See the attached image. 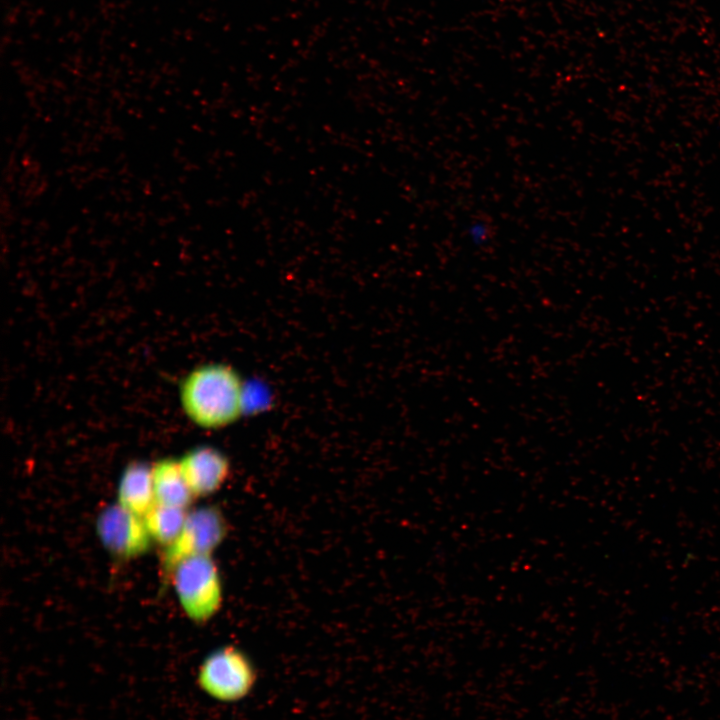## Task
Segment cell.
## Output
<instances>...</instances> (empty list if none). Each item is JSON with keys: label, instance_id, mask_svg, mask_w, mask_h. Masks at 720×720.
Instances as JSON below:
<instances>
[{"label": "cell", "instance_id": "6da1fadb", "mask_svg": "<svg viewBox=\"0 0 720 720\" xmlns=\"http://www.w3.org/2000/svg\"><path fill=\"white\" fill-rule=\"evenodd\" d=\"M244 386L239 374L224 364H209L191 371L180 386L187 417L206 429L236 422L244 409Z\"/></svg>", "mask_w": 720, "mask_h": 720}, {"label": "cell", "instance_id": "7a4b0ae2", "mask_svg": "<svg viewBox=\"0 0 720 720\" xmlns=\"http://www.w3.org/2000/svg\"><path fill=\"white\" fill-rule=\"evenodd\" d=\"M179 603L185 614L196 623L213 618L223 602V585L217 565L211 556H194L181 560L171 571Z\"/></svg>", "mask_w": 720, "mask_h": 720}, {"label": "cell", "instance_id": "3957f363", "mask_svg": "<svg viewBox=\"0 0 720 720\" xmlns=\"http://www.w3.org/2000/svg\"><path fill=\"white\" fill-rule=\"evenodd\" d=\"M251 659L235 646L211 652L201 663L197 682L209 697L220 702H236L246 697L256 683Z\"/></svg>", "mask_w": 720, "mask_h": 720}, {"label": "cell", "instance_id": "277c9868", "mask_svg": "<svg viewBox=\"0 0 720 720\" xmlns=\"http://www.w3.org/2000/svg\"><path fill=\"white\" fill-rule=\"evenodd\" d=\"M227 529L223 513L215 506L200 507L188 512L179 536L164 550V573L169 576L175 565L183 559L211 556L223 542Z\"/></svg>", "mask_w": 720, "mask_h": 720}, {"label": "cell", "instance_id": "5b68a950", "mask_svg": "<svg viewBox=\"0 0 720 720\" xmlns=\"http://www.w3.org/2000/svg\"><path fill=\"white\" fill-rule=\"evenodd\" d=\"M96 532L103 546L122 559L143 555L152 542L144 518L118 503L106 507L98 515Z\"/></svg>", "mask_w": 720, "mask_h": 720}, {"label": "cell", "instance_id": "8992f818", "mask_svg": "<svg viewBox=\"0 0 720 720\" xmlns=\"http://www.w3.org/2000/svg\"><path fill=\"white\" fill-rule=\"evenodd\" d=\"M184 479L194 497L216 492L230 475V462L218 449L200 446L188 451L180 460Z\"/></svg>", "mask_w": 720, "mask_h": 720}, {"label": "cell", "instance_id": "52a82bcc", "mask_svg": "<svg viewBox=\"0 0 720 720\" xmlns=\"http://www.w3.org/2000/svg\"><path fill=\"white\" fill-rule=\"evenodd\" d=\"M118 504L141 517L156 504L152 466L139 461L126 466L119 481Z\"/></svg>", "mask_w": 720, "mask_h": 720}, {"label": "cell", "instance_id": "ba28073f", "mask_svg": "<svg viewBox=\"0 0 720 720\" xmlns=\"http://www.w3.org/2000/svg\"><path fill=\"white\" fill-rule=\"evenodd\" d=\"M154 496L157 504L187 509L194 496L182 474L179 460L163 458L152 466Z\"/></svg>", "mask_w": 720, "mask_h": 720}, {"label": "cell", "instance_id": "9c48e42d", "mask_svg": "<svg viewBox=\"0 0 720 720\" xmlns=\"http://www.w3.org/2000/svg\"><path fill=\"white\" fill-rule=\"evenodd\" d=\"M187 509L155 504L143 517L152 541L165 548L179 536L186 517Z\"/></svg>", "mask_w": 720, "mask_h": 720}, {"label": "cell", "instance_id": "30bf717a", "mask_svg": "<svg viewBox=\"0 0 720 720\" xmlns=\"http://www.w3.org/2000/svg\"><path fill=\"white\" fill-rule=\"evenodd\" d=\"M469 238L476 244H483L487 241L488 228L484 223H473L468 230Z\"/></svg>", "mask_w": 720, "mask_h": 720}]
</instances>
